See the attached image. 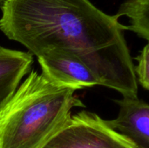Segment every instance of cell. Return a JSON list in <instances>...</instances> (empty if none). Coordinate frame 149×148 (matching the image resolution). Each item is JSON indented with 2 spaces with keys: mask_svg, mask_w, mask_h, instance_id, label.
<instances>
[{
  "mask_svg": "<svg viewBox=\"0 0 149 148\" xmlns=\"http://www.w3.org/2000/svg\"><path fill=\"white\" fill-rule=\"evenodd\" d=\"M0 31L38 57L54 49L76 54L100 85L138 98V81L125 31L116 15L90 0H0Z\"/></svg>",
  "mask_w": 149,
  "mask_h": 148,
  "instance_id": "obj_1",
  "label": "cell"
},
{
  "mask_svg": "<svg viewBox=\"0 0 149 148\" xmlns=\"http://www.w3.org/2000/svg\"><path fill=\"white\" fill-rule=\"evenodd\" d=\"M76 90L31 72L12 97L0 106V148H43L84 106Z\"/></svg>",
  "mask_w": 149,
  "mask_h": 148,
  "instance_id": "obj_2",
  "label": "cell"
},
{
  "mask_svg": "<svg viewBox=\"0 0 149 148\" xmlns=\"http://www.w3.org/2000/svg\"><path fill=\"white\" fill-rule=\"evenodd\" d=\"M43 148H138L98 114L72 115Z\"/></svg>",
  "mask_w": 149,
  "mask_h": 148,
  "instance_id": "obj_3",
  "label": "cell"
},
{
  "mask_svg": "<svg viewBox=\"0 0 149 148\" xmlns=\"http://www.w3.org/2000/svg\"><path fill=\"white\" fill-rule=\"evenodd\" d=\"M37 58L42 73L54 83L74 90L100 85L89 67L70 51L54 49Z\"/></svg>",
  "mask_w": 149,
  "mask_h": 148,
  "instance_id": "obj_4",
  "label": "cell"
},
{
  "mask_svg": "<svg viewBox=\"0 0 149 148\" xmlns=\"http://www.w3.org/2000/svg\"><path fill=\"white\" fill-rule=\"evenodd\" d=\"M120 110L117 117L107 120L118 133L138 148H149V104L138 98L115 99Z\"/></svg>",
  "mask_w": 149,
  "mask_h": 148,
  "instance_id": "obj_5",
  "label": "cell"
},
{
  "mask_svg": "<svg viewBox=\"0 0 149 148\" xmlns=\"http://www.w3.org/2000/svg\"><path fill=\"white\" fill-rule=\"evenodd\" d=\"M32 63V54L0 46V106L18 88Z\"/></svg>",
  "mask_w": 149,
  "mask_h": 148,
  "instance_id": "obj_6",
  "label": "cell"
},
{
  "mask_svg": "<svg viewBox=\"0 0 149 148\" xmlns=\"http://www.w3.org/2000/svg\"><path fill=\"white\" fill-rule=\"evenodd\" d=\"M116 16L126 17L129 22L127 30L149 42V0H124Z\"/></svg>",
  "mask_w": 149,
  "mask_h": 148,
  "instance_id": "obj_7",
  "label": "cell"
},
{
  "mask_svg": "<svg viewBox=\"0 0 149 148\" xmlns=\"http://www.w3.org/2000/svg\"><path fill=\"white\" fill-rule=\"evenodd\" d=\"M135 59L138 63L135 66L137 81L144 89L149 91V42L143 47Z\"/></svg>",
  "mask_w": 149,
  "mask_h": 148,
  "instance_id": "obj_8",
  "label": "cell"
}]
</instances>
